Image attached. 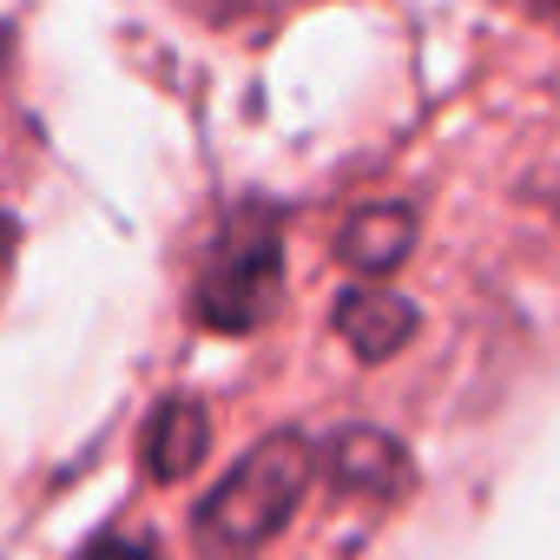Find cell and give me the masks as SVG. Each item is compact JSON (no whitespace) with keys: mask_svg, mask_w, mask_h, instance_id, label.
Returning a JSON list of instances; mask_svg holds the SVG:
<instances>
[{"mask_svg":"<svg viewBox=\"0 0 560 560\" xmlns=\"http://www.w3.org/2000/svg\"><path fill=\"white\" fill-rule=\"evenodd\" d=\"M311 488V448L304 435H264L198 508V547L211 560H244L257 553L277 527L298 514Z\"/></svg>","mask_w":560,"mask_h":560,"instance_id":"obj_1","label":"cell"},{"mask_svg":"<svg viewBox=\"0 0 560 560\" xmlns=\"http://www.w3.org/2000/svg\"><path fill=\"white\" fill-rule=\"evenodd\" d=\"M277 291H284V250H277V224H270V211H244L237 231L224 237V250L205 264L198 291H191V311H198L205 330L244 337V330H257V324L277 311Z\"/></svg>","mask_w":560,"mask_h":560,"instance_id":"obj_2","label":"cell"},{"mask_svg":"<svg viewBox=\"0 0 560 560\" xmlns=\"http://www.w3.org/2000/svg\"><path fill=\"white\" fill-rule=\"evenodd\" d=\"M337 330L350 337V350L363 357V363H383V357H396L409 337H416V304L409 298H396V291H343V304H337Z\"/></svg>","mask_w":560,"mask_h":560,"instance_id":"obj_3","label":"cell"},{"mask_svg":"<svg viewBox=\"0 0 560 560\" xmlns=\"http://www.w3.org/2000/svg\"><path fill=\"white\" fill-rule=\"evenodd\" d=\"M205 442H211V416L198 396H165L145 422V468L152 481H178L205 462Z\"/></svg>","mask_w":560,"mask_h":560,"instance_id":"obj_4","label":"cell"},{"mask_svg":"<svg viewBox=\"0 0 560 560\" xmlns=\"http://www.w3.org/2000/svg\"><path fill=\"white\" fill-rule=\"evenodd\" d=\"M409 237H416V218L402 211V205H370L363 218H350V231H343V264L350 270H363V277H383V270H396L402 257H409Z\"/></svg>","mask_w":560,"mask_h":560,"instance_id":"obj_5","label":"cell"},{"mask_svg":"<svg viewBox=\"0 0 560 560\" xmlns=\"http://www.w3.org/2000/svg\"><path fill=\"white\" fill-rule=\"evenodd\" d=\"M337 481L389 494L402 481V448L389 435H376V429H350V435H337Z\"/></svg>","mask_w":560,"mask_h":560,"instance_id":"obj_6","label":"cell"},{"mask_svg":"<svg viewBox=\"0 0 560 560\" xmlns=\"http://www.w3.org/2000/svg\"><path fill=\"white\" fill-rule=\"evenodd\" d=\"M80 560H159V553L139 547V540H126V534H100V540L80 547Z\"/></svg>","mask_w":560,"mask_h":560,"instance_id":"obj_7","label":"cell"},{"mask_svg":"<svg viewBox=\"0 0 560 560\" xmlns=\"http://www.w3.org/2000/svg\"><path fill=\"white\" fill-rule=\"evenodd\" d=\"M14 250H21V224L0 211V284H8V270H14Z\"/></svg>","mask_w":560,"mask_h":560,"instance_id":"obj_8","label":"cell"},{"mask_svg":"<svg viewBox=\"0 0 560 560\" xmlns=\"http://www.w3.org/2000/svg\"><path fill=\"white\" fill-rule=\"evenodd\" d=\"M527 8H534L540 21H553V27H560V0H527Z\"/></svg>","mask_w":560,"mask_h":560,"instance_id":"obj_9","label":"cell"}]
</instances>
